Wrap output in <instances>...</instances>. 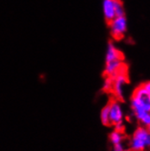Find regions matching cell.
Returning <instances> with one entry per match:
<instances>
[{"label":"cell","instance_id":"7c38bea8","mask_svg":"<svg viewBox=\"0 0 150 151\" xmlns=\"http://www.w3.org/2000/svg\"><path fill=\"white\" fill-rule=\"evenodd\" d=\"M140 122L145 126V127H149L150 126V112L146 114L141 119H140Z\"/></svg>","mask_w":150,"mask_h":151},{"label":"cell","instance_id":"52a82bcc","mask_svg":"<svg viewBox=\"0 0 150 151\" xmlns=\"http://www.w3.org/2000/svg\"><path fill=\"white\" fill-rule=\"evenodd\" d=\"M117 59H123V55L121 51L117 48L113 43H109L106 47V62H109Z\"/></svg>","mask_w":150,"mask_h":151},{"label":"cell","instance_id":"6da1fadb","mask_svg":"<svg viewBox=\"0 0 150 151\" xmlns=\"http://www.w3.org/2000/svg\"><path fill=\"white\" fill-rule=\"evenodd\" d=\"M131 109L139 121L146 114L150 112V94L143 88L142 86L137 87L132 95Z\"/></svg>","mask_w":150,"mask_h":151},{"label":"cell","instance_id":"277c9868","mask_svg":"<svg viewBox=\"0 0 150 151\" xmlns=\"http://www.w3.org/2000/svg\"><path fill=\"white\" fill-rule=\"evenodd\" d=\"M109 107V118H110V125H114L116 129L120 130L122 127V123L124 120V111L121 105L113 100L108 104Z\"/></svg>","mask_w":150,"mask_h":151},{"label":"cell","instance_id":"30bf717a","mask_svg":"<svg viewBox=\"0 0 150 151\" xmlns=\"http://www.w3.org/2000/svg\"><path fill=\"white\" fill-rule=\"evenodd\" d=\"M116 17L125 16V8H124V5H123L121 0H116Z\"/></svg>","mask_w":150,"mask_h":151},{"label":"cell","instance_id":"ba28073f","mask_svg":"<svg viewBox=\"0 0 150 151\" xmlns=\"http://www.w3.org/2000/svg\"><path fill=\"white\" fill-rule=\"evenodd\" d=\"M109 139H110L111 143L113 144V146H115L116 144L123 143V134L121 133V130L116 129V130L111 132V134L109 136Z\"/></svg>","mask_w":150,"mask_h":151},{"label":"cell","instance_id":"3957f363","mask_svg":"<svg viewBox=\"0 0 150 151\" xmlns=\"http://www.w3.org/2000/svg\"><path fill=\"white\" fill-rule=\"evenodd\" d=\"M109 30L112 37L115 40H120L124 37L127 30V22L125 16L116 17L113 20L108 22Z\"/></svg>","mask_w":150,"mask_h":151},{"label":"cell","instance_id":"7a4b0ae2","mask_svg":"<svg viewBox=\"0 0 150 151\" xmlns=\"http://www.w3.org/2000/svg\"><path fill=\"white\" fill-rule=\"evenodd\" d=\"M150 147V132L144 127H140L134 132L130 140V148L133 151H144Z\"/></svg>","mask_w":150,"mask_h":151},{"label":"cell","instance_id":"8992f818","mask_svg":"<svg viewBox=\"0 0 150 151\" xmlns=\"http://www.w3.org/2000/svg\"><path fill=\"white\" fill-rule=\"evenodd\" d=\"M116 0H103L102 9L103 15L106 22H110L116 17Z\"/></svg>","mask_w":150,"mask_h":151},{"label":"cell","instance_id":"4fadbf2b","mask_svg":"<svg viewBox=\"0 0 150 151\" xmlns=\"http://www.w3.org/2000/svg\"><path fill=\"white\" fill-rule=\"evenodd\" d=\"M114 151H125V147L123 143L116 144L114 146Z\"/></svg>","mask_w":150,"mask_h":151},{"label":"cell","instance_id":"5bb4252c","mask_svg":"<svg viewBox=\"0 0 150 151\" xmlns=\"http://www.w3.org/2000/svg\"><path fill=\"white\" fill-rule=\"evenodd\" d=\"M141 86H142L143 88H144L147 93H149V94H150V81L145 82V83H143Z\"/></svg>","mask_w":150,"mask_h":151},{"label":"cell","instance_id":"9c48e42d","mask_svg":"<svg viewBox=\"0 0 150 151\" xmlns=\"http://www.w3.org/2000/svg\"><path fill=\"white\" fill-rule=\"evenodd\" d=\"M101 121L104 125H110V118H109V107L108 105L106 106L101 111L100 114Z\"/></svg>","mask_w":150,"mask_h":151},{"label":"cell","instance_id":"8fae6325","mask_svg":"<svg viewBox=\"0 0 150 151\" xmlns=\"http://www.w3.org/2000/svg\"><path fill=\"white\" fill-rule=\"evenodd\" d=\"M113 87V78L111 77H106V78L104 81V89L106 91H112Z\"/></svg>","mask_w":150,"mask_h":151},{"label":"cell","instance_id":"5b68a950","mask_svg":"<svg viewBox=\"0 0 150 151\" xmlns=\"http://www.w3.org/2000/svg\"><path fill=\"white\" fill-rule=\"evenodd\" d=\"M127 83V76L126 71L120 72L115 77H113V87L112 91L114 95L117 99H122L124 98V93H125V87Z\"/></svg>","mask_w":150,"mask_h":151},{"label":"cell","instance_id":"9a60e30c","mask_svg":"<svg viewBox=\"0 0 150 151\" xmlns=\"http://www.w3.org/2000/svg\"><path fill=\"white\" fill-rule=\"evenodd\" d=\"M146 128L148 129V131L150 132V126H149V127H146Z\"/></svg>","mask_w":150,"mask_h":151}]
</instances>
